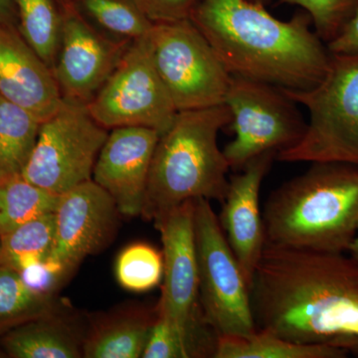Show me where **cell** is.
Instances as JSON below:
<instances>
[{"mask_svg": "<svg viewBox=\"0 0 358 358\" xmlns=\"http://www.w3.org/2000/svg\"><path fill=\"white\" fill-rule=\"evenodd\" d=\"M257 329L358 357V260L266 244L250 286Z\"/></svg>", "mask_w": 358, "mask_h": 358, "instance_id": "6da1fadb", "label": "cell"}, {"mask_svg": "<svg viewBox=\"0 0 358 358\" xmlns=\"http://www.w3.org/2000/svg\"><path fill=\"white\" fill-rule=\"evenodd\" d=\"M190 20L231 76L308 90L329 71L331 53L306 11L284 21L249 0H202Z\"/></svg>", "mask_w": 358, "mask_h": 358, "instance_id": "7a4b0ae2", "label": "cell"}, {"mask_svg": "<svg viewBox=\"0 0 358 358\" xmlns=\"http://www.w3.org/2000/svg\"><path fill=\"white\" fill-rule=\"evenodd\" d=\"M266 244L348 253L358 231V166L315 162L270 194Z\"/></svg>", "mask_w": 358, "mask_h": 358, "instance_id": "3957f363", "label": "cell"}, {"mask_svg": "<svg viewBox=\"0 0 358 358\" xmlns=\"http://www.w3.org/2000/svg\"><path fill=\"white\" fill-rule=\"evenodd\" d=\"M230 122L225 103L178 112L157 141L141 216L157 223L192 200L223 201L231 169L218 136Z\"/></svg>", "mask_w": 358, "mask_h": 358, "instance_id": "277c9868", "label": "cell"}, {"mask_svg": "<svg viewBox=\"0 0 358 358\" xmlns=\"http://www.w3.org/2000/svg\"><path fill=\"white\" fill-rule=\"evenodd\" d=\"M282 90L306 108L308 122L301 140L275 159L358 166V51L331 53L326 76L313 88Z\"/></svg>", "mask_w": 358, "mask_h": 358, "instance_id": "5b68a950", "label": "cell"}, {"mask_svg": "<svg viewBox=\"0 0 358 358\" xmlns=\"http://www.w3.org/2000/svg\"><path fill=\"white\" fill-rule=\"evenodd\" d=\"M199 298L205 319L217 336H247L257 331L250 286L210 200H193Z\"/></svg>", "mask_w": 358, "mask_h": 358, "instance_id": "8992f818", "label": "cell"}, {"mask_svg": "<svg viewBox=\"0 0 358 358\" xmlns=\"http://www.w3.org/2000/svg\"><path fill=\"white\" fill-rule=\"evenodd\" d=\"M224 103L235 136L223 152L233 171H241L261 155H277L291 148L307 129L298 103L274 85L232 76Z\"/></svg>", "mask_w": 358, "mask_h": 358, "instance_id": "52a82bcc", "label": "cell"}, {"mask_svg": "<svg viewBox=\"0 0 358 358\" xmlns=\"http://www.w3.org/2000/svg\"><path fill=\"white\" fill-rule=\"evenodd\" d=\"M147 39L178 112L224 103L232 76L192 20L154 23Z\"/></svg>", "mask_w": 358, "mask_h": 358, "instance_id": "ba28073f", "label": "cell"}, {"mask_svg": "<svg viewBox=\"0 0 358 358\" xmlns=\"http://www.w3.org/2000/svg\"><path fill=\"white\" fill-rule=\"evenodd\" d=\"M155 225L162 236L164 266L162 296L155 310L182 336L193 357H213L218 336L200 303L193 200Z\"/></svg>", "mask_w": 358, "mask_h": 358, "instance_id": "9c48e42d", "label": "cell"}, {"mask_svg": "<svg viewBox=\"0 0 358 358\" xmlns=\"http://www.w3.org/2000/svg\"><path fill=\"white\" fill-rule=\"evenodd\" d=\"M109 129L98 124L86 105L63 100L40 124L38 138L21 176L47 192L62 194L91 180Z\"/></svg>", "mask_w": 358, "mask_h": 358, "instance_id": "30bf717a", "label": "cell"}, {"mask_svg": "<svg viewBox=\"0 0 358 358\" xmlns=\"http://www.w3.org/2000/svg\"><path fill=\"white\" fill-rule=\"evenodd\" d=\"M86 107L94 120L109 131L145 127L162 134L169 129L178 110L155 69L147 36L129 45Z\"/></svg>", "mask_w": 358, "mask_h": 358, "instance_id": "8fae6325", "label": "cell"}, {"mask_svg": "<svg viewBox=\"0 0 358 358\" xmlns=\"http://www.w3.org/2000/svg\"><path fill=\"white\" fill-rule=\"evenodd\" d=\"M60 46L53 74L63 99L87 105L133 41L110 38L91 24L72 0L62 4Z\"/></svg>", "mask_w": 358, "mask_h": 358, "instance_id": "7c38bea8", "label": "cell"}, {"mask_svg": "<svg viewBox=\"0 0 358 358\" xmlns=\"http://www.w3.org/2000/svg\"><path fill=\"white\" fill-rule=\"evenodd\" d=\"M54 214L55 239L46 261L63 278L112 242L121 215L114 199L93 179L59 195Z\"/></svg>", "mask_w": 358, "mask_h": 358, "instance_id": "4fadbf2b", "label": "cell"}, {"mask_svg": "<svg viewBox=\"0 0 358 358\" xmlns=\"http://www.w3.org/2000/svg\"><path fill=\"white\" fill-rule=\"evenodd\" d=\"M92 179L114 199L121 215H141L160 134L145 127L110 129Z\"/></svg>", "mask_w": 358, "mask_h": 358, "instance_id": "5bb4252c", "label": "cell"}, {"mask_svg": "<svg viewBox=\"0 0 358 358\" xmlns=\"http://www.w3.org/2000/svg\"><path fill=\"white\" fill-rule=\"evenodd\" d=\"M274 159L275 154L261 155L230 178L218 216L249 286L266 245L260 190Z\"/></svg>", "mask_w": 358, "mask_h": 358, "instance_id": "9a60e30c", "label": "cell"}, {"mask_svg": "<svg viewBox=\"0 0 358 358\" xmlns=\"http://www.w3.org/2000/svg\"><path fill=\"white\" fill-rule=\"evenodd\" d=\"M0 95L41 122L64 100L53 71L26 43L16 26L3 23H0Z\"/></svg>", "mask_w": 358, "mask_h": 358, "instance_id": "2e32d148", "label": "cell"}, {"mask_svg": "<svg viewBox=\"0 0 358 358\" xmlns=\"http://www.w3.org/2000/svg\"><path fill=\"white\" fill-rule=\"evenodd\" d=\"M85 336L55 310L2 334L0 348L13 358H79Z\"/></svg>", "mask_w": 358, "mask_h": 358, "instance_id": "e0dca14e", "label": "cell"}, {"mask_svg": "<svg viewBox=\"0 0 358 358\" xmlns=\"http://www.w3.org/2000/svg\"><path fill=\"white\" fill-rule=\"evenodd\" d=\"M155 317V310L148 313L143 308H129L106 317L86 334L83 357H143Z\"/></svg>", "mask_w": 358, "mask_h": 358, "instance_id": "ac0fdd59", "label": "cell"}, {"mask_svg": "<svg viewBox=\"0 0 358 358\" xmlns=\"http://www.w3.org/2000/svg\"><path fill=\"white\" fill-rule=\"evenodd\" d=\"M348 352L331 345H301L266 331L247 336H219L214 358H343Z\"/></svg>", "mask_w": 358, "mask_h": 358, "instance_id": "d6986e66", "label": "cell"}, {"mask_svg": "<svg viewBox=\"0 0 358 358\" xmlns=\"http://www.w3.org/2000/svg\"><path fill=\"white\" fill-rule=\"evenodd\" d=\"M41 122L0 95V180L21 176L38 138Z\"/></svg>", "mask_w": 358, "mask_h": 358, "instance_id": "ffe728a7", "label": "cell"}, {"mask_svg": "<svg viewBox=\"0 0 358 358\" xmlns=\"http://www.w3.org/2000/svg\"><path fill=\"white\" fill-rule=\"evenodd\" d=\"M15 4L21 36L53 69L60 46L62 10L54 0H15Z\"/></svg>", "mask_w": 358, "mask_h": 358, "instance_id": "44dd1931", "label": "cell"}, {"mask_svg": "<svg viewBox=\"0 0 358 358\" xmlns=\"http://www.w3.org/2000/svg\"><path fill=\"white\" fill-rule=\"evenodd\" d=\"M55 239V214H43L0 236V265L23 270L44 262Z\"/></svg>", "mask_w": 358, "mask_h": 358, "instance_id": "7402d4cb", "label": "cell"}, {"mask_svg": "<svg viewBox=\"0 0 358 358\" xmlns=\"http://www.w3.org/2000/svg\"><path fill=\"white\" fill-rule=\"evenodd\" d=\"M89 22L110 38L134 41L147 36L154 22L131 0H72Z\"/></svg>", "mask_w": 358, "mask_h": 358, "instance_id": "603a6c76", "label": "cell"}, {"mask_svg": "<svg viewBox=\"0 0 358 358\" xmlns=\"http://www.w3.org/2000/svg\"><path fill=\"white\" fill-rule=\"evenodd\" d=\"M59 195L33 185L22 176L0 180V236L55 211Z\"/></svg>", "mask_w": 358, "mask_h": 358, "instance_id": "cb8c5ba5", "label": "cell"}, {"mask_svg": "<svg viewBox=\"0 0 358 358\" xmlns=\"http://www.w3.org/2000/svg\"><path fill=\"white\" fill-rule=\"evenodd\" d=\"M55 310L52 294L34 291L17 271L0 265V334Z\"/></svg>", "mask_w": 358, "mask_h": 358, "instance_id": "d4e9b609", "label": "cell"}, {"mask_svg": "<svg viewBox=\"0 0 358 358\" xmlns=\"http://www.w3.org/2000/svg\"><path fill=\"white\" fill-rule=\"evenodd\" d=\"M164 256L152 245L126 247L115 262V277L122 288L143 293L159 286L164 278Z\"/></svg>", "mask_w": 358, "mask_h": 358, "instance_id": "484cf974", "label": "cell"}, {"mask_svg": "<svg viewBox=\"0 0 358 358\" xmlns=\"http://www.w3.org/2000/svg\"><path fill=\"white\" fill-rule=\"evenodd\" d=\"M310 15L313 30L324 43L333 41L358 13V0H281Z\"/></svg>", "mask_w": 358, "mask_h": 358, "instance_id": "4316f807", "label": "cell"}, {"mask_svg": "<svg viewBox=\"0 0 358 358\" xmlns=\"http://www.w3.org/2000/svg\"><path fill=\"white\" fill-rule=\"evenodd\" d=\"M143 358H189L192 352L185 339L166 317H155L143 353Z\"/></svg>", "mask_w": 358, "mask_h": 358, "instance_id": "83f0119b", "label": "cell"}, {"mask_svg": "<svg viewBox=\"0 0 358 358\" xmlns=\"http://www.w3.org/2000/svg\"><path fill=\"white\" fill-rule=\"evenodd\" d=\"M154 23L190 20L202 0H131Z\"/></svg>", "mask_w": 358, "mask_h": 358, "instance_id": "f1b7e54d", "label": "cell"}, {"mask_svg": "<svg viewBox=\"0 0 358 358\" xmlns=\"http://www.w3.org/2000/svg\"><path fill=\"white\" fill-rule=\"evenodd\" d=\"M327 45L329 52L333 54H348L358 51V13L345 26L343 32Z\"/></svg>", "mask_w": 358, "mask_h": 358, "instance_id": "f546056e", "label": "cell"}, {"mask_svg": "<svg viewBox=\"0 0 358 358\" xmlns=\"http://www.w3.org/2000/svg\"><path fill=\"white\" fill-rule=\"evenodd\" d=\"M17 10L15 0H0V23L15 26Z\"/></svg>", "mask_w": 358, "mask_h": 358, "instance_id": "4dcf8cb0", "label": "cell"}, {"mask_svg": "<svg viewBox=\"0 0 358 358\" xmlns=\"http://www.w3.org/2000/svg\"><path fill=\"white\" fill-rule=\"evenodd\" d=\"M348 253L350 254V256H352L353 258L358 260V236L355 237L352 243L350 244Z\"/></svg>", "mask_w": 358, "mask_h": 358, "instance_id": "1f68e13d", "label": "cell"}, {"mask_svg": "<svg viewBox=\"0 0 358 358\" xmlns=\"http://www.w3.org/2000/svg\"><path fill=\"white\" fill-rule=\"evenodd\" d=\"M249 1L254 2V3L260 4V6H267L272 0H249Z\"/></svg>", "mask_w": 358, "mask_h": 358, "instance_id": "d6a6232c", "label": "cell"}]
</instances>
